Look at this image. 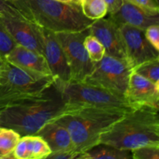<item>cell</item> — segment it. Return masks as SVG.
I'll return each instance as SVG.
<instances>
[{
    "instance_id": "obj_1",
    "label": "cell",
    "mask_w": 159,
    "mask_h": 159,
    "mask_svg": "<svg viewBox=\"0 0 159 159\" xmlns=\"http://www.w3.org/2000/svg\"><path fill=\"white\" fill-rule=\"evenodd\" d=\"M75 108L65 103L54 82L39 94L0 109V127L12 129L21 137L36 134L45 124Z\"/></svg>"
},
{
    "instance_id": "obj_2",
    "label": "cell",
    "mask_w": 159,
    "mask_h": 159,
    "mask_svg": "<svg viewBox=\"0 0 159 159\" xmlns=\"http://www.w3.org/2000/svg\"><path fill=\"white\" fill-rule=\"evenodd\" d=\"M99 144L128 151L159 145L158 108L139 106L126 111L101 135Z\"/></svg>"
},
{
    "instance_id": "obj_3",
    "label": "cell",
    "mask_w": 159,
    "mask_h": 159,
    "mask_svg": "<svg viewBox=\"0 0 159 159\" xmlns=\"http://www.w3.org/2000/svg\"><path fill=\"white\" fill-rule=\"evenodd\" d=\"M26 18L54 33L81 32L94 20L83 14L81 6L58 0H13Z\"/></svg>"
},
{
    "instance_id": "obj_4",
    "label": "cell",
    "mask_w": 159,
    "mask_h": 159,
    "mask_svg": "<svg viewBox=\"0 0 159 159\" xmlns=\"http://www.w3.org/2000/svg\"><path fill=\"white\" fill-rule=\"evenodd\" d=\"M127 110L97 107H78L54 120L68 130L75 151L82 153L99 144L100 136Z\"/></svg>"
},
{
    "instance_id": "obj_5",
    "label": "cell",
    "mask_w": 159,
    "mask_h": 159,
    "mask_svg": "<svg viewBox=\"0 0 159 159\" xmlns=\"http://www.w3.org/2000/svg\"><path fill=\"white\" fill-rule=\"evenodd\" d=\"M54 82L52 75L29 71L4 59L0 68V109L16 100L39 94Z\"/></svg>"
},
{
    "instance_id": "obj_6",
    "label": "cell",
    "mask_w": 159,
    "mask_h": 159,
    "mask_svg": "<svg viewBox=\"0 0 159 159\" xmlns=\"http://www.w3.org/2000/svg\"><path fill=\"white\" fill-rule=\"evenodd\" d=\"M65 103L73 107H97L129 110L134 108L124 96L85 82L54 81Z\"/></svg>"
},
{
    "instance_id": "obj_7",
    "label": "cell",
    "mask_w": 159,
    "mask_h": 159,
    "mask_svg": "<svg viewBox=\"0 0 159 159\" xmlns=\"http://www.w3.org/2000/svg\"><path fill=\"white\" fill-rule=\"evenodd\" d=\"M132 71L128 62L105 54L83 82L125 97Z\"/></svg>"
},
{
    "instance_id": "obj_8",
    "label": "cell",
    "mask_w": 159,
    "mask_h": 159,
    "mask_svg": "<svg viewBox=\"0 0 159 159\" xmlns=\"http://www.w3.org/2000/svg\"><path fill=\"white\" fill-rule=\"evenodd\" d=\"M88 29L81 32L55 33L66 57L72 82H84L94 68L95 63L89 58L84 46Z\"/></svg>"
},
{
    "instance_id": "obj_9",
    "label": "cell",
    "mask_w": 159,
    "mask_h": 159,
    "mask_svg": "<svg viewBox=\"0 0 159 159\" xmlns=\"http://www.w3.org/2000/svg\"><path fill=\"white\" fill-rule=\"evenodd\" d=\"M119 26L125 46L127 61L132 68L147 61L159 58V51L147 40L144 30L129 24H122Z\"/></svg>"
},
{
    "instance_id": "obj_10",
    "label": "cell",
    "mask_w": 159,
    "mask_h": 159,
    "mask_svg": "<svg viewBox=\"0 0 159 159\" xmlns=\"http://www.w3.org/2000/svg\"><path fill=\"white\" fill-rule=\"evenodd\" d=\"M0 21L17 45L43 54L40 26L26 19L8 16H0Z\"/></svg>"
},
{
    "instance_id": "obj_11",
    "label": "cell",
    "mask_w": 159,
    "mask_h": 159,
    "mask_svg": "<svg viewBox=\"0 0 159 159\" xmlns=\"http://www.w3.org/2000/svg\"><path fill=\"white\" fill-rule=\"evenodd\" d=\"M88 30L101 42L105 54L128 62L120 26L110 17L94 20Z\"/></svg>"
},
{
    "instance_id": "obj_12",
    "label": "cell",
    "mask_w": 159,
    "mask_h": 159,
    "mask_svg": "<svg viewBox=\"0 0 159 159\" xmlns=\"http://www.w3.org/2000/svg\"><path fill=\"white\" fill-rule=\"evenodd\" d=\"M43 42V54L51 70L54 81L67 82L71 81V71L63 49L56 34L40 27Z\"/></svg>"
},
{
    "instance_id": "obj_13",
    "label": "cell",
    "mask_w": 159,
    "mask_h": 159,
    "mask_svg": "<svg viewBox=\"0 0 159 159\" xmlns=\"http://www.w3.org/2000/svg\"><path fill=\"white\" fill-rule=\"evenodd\" d=\"M125 98L132 107L149 106L159 108V85L132 71Z\"/></svg>"
},
{
    "instance_id": "obj_14",
    "label": "cell",
    "mask_w": 159,
    "mask_h": 159,
    "mask_svg": "<svg viewBox=\"0 0 159 159\" xmlns=\"http://www.w3.org/2000/svg\"><path fill=\"white\" fill-rule=\"evenodd\" d=\"M110 18L118 26L129 24L141 30L159 24V14L149 13L125 0L116 12L110 14Z\"/></svg>"
},
{
    "instance_id": "obj_15",
    "label": "cell",
    "mask_w": 159,
    "mask_h": 159,
    "mask_svg": "<svg viewBox=\"0 0 159 159\" xmlns=\"http://www.w3.org/2000/svg\"><path fill=\"white\" fill-rule=\"evenodd\" d=\"M3 58L20 68L44 75H51L44 56L24 47L16 45Z\"/></svg>"
},
{
    "instance_id": "obj_16",
    "label": "cell",
    "mask_w": 159,
    "mask_h": 159,
    "mask_svg": "<svg viewBox=\"0 0 159 159\" xmlns=\"http://www.w3.org/2000/svg\"><path fill=\"white\" fill-rule=\"evenodd\" d=\"M36 134L41 137L48 143L51 153L76 152L68 130L57 121L52 120L45 124Z\"/></svg>"
},
{
    "instance_id": "obj_17",
    "label": "cell",
    "mask_w": 159,
    "mask_h": 159,
    "mask_svg": "<svg viewBox=\"0 0 159 159\" xmlns=\"http://www.w3.org/2000/svg\"><path fill=\"white\" fill-rule=\"evenodd\" d=\"M130 159L131 152L118 149L113 146L98 144L80 155V159Z\"/></svg>"
},
{
    "instance_id": "obj_18",
    "label": "cell",
    "mask_w": 159,
    "mask_h": 159,
    "mask_svg": "<svg viewBox=\"0 0 159 159\" xmlns=\"http://www.w3.org/2000/svg\"><path fill=\"white\" fill-rule=\"evenodd\" d=\"M27 153L29 159L48 158L51 150L48 143L40 136L37 134L27 135Z\"/></svg>"
},
{
    "instance_id": "obj_19",
    "label": "cell",
    "mask_w": 159,
    "mask_h": 159,
    "mask_svg": "<svg viewBox=\"0 0 159 159\" xmlns=\"http://www.w3.org/2000/svg\"><path fill=\"white\" fill-rule=\"evenodd\" d=\"M20 135L14 130L0 127V152L4 158H12V152L20 138Z\"/></svg>"
},
{
    "instance_id": "obj_20",
    "label": "cell",
    "mask_w": 159,
    "mask_h": 159,
    "mask_svg": "<svg viewBox=\"0 0 159 159\" xmlns=\"http://www.w3.org/2000/svg\"><path fill=\"white\" fill-rule=\"evenodd\" d=\"M81 7L84 15L92 20L103 18L108 13L104 0H82Z\"/></svg>"
},
{
    "instance_id": "obj_21",
    "label": "cell",
    "mask_w": 159,
    "mask_h": 159,
    "mask_svg": "<svg viewBox=\"0 0 159 159\" xmlns=\"http://www.w3.org/2000/svg\"><path fill=\"white\" fill-rule=\"evenodd\" d=\"M133 71L159 85V58L143 62L134 67Z\"/></svg>"
},
{
    "instance_id": "obj_22",
    "label": "cell",
    "mask_w": 159,
    "mask_h": 159,
    "mask_svg": "<svg viewBox=\"0 0 159 159\" xmlns=\"http://www.w3.org/2000/svg\"><path fill=\"white\" fill-rule=\"evenodd\" d=\"M84 46L86 49L89 57L94 63L99 61L105 55L104 47L102 46L101 42L96 37L90 34L89 32L85 36Z\"/></svg>"
},
{
    "instance_id": "obj_23",
    "label": "cell",
    "mask_w": 159,
    "mask_h": 159,
    "mask_svg": "<svg viewBox=\"0 0 159 159\" xmlns=\"http://www.w3.org/2000/svg\"><path fill=\"white\" fill-rule=\"evenodd\" d=\"M132 158L159 159V145H146L130 151Z\"/></svg>"
},
{
    "instance_id": "obj_24",
    "label": "cell",
    "mask_w": 159,
    "mask_h": 159,
    "mask_svg": "<svg viewBox=\"0 0 159 159\" xmlns=\"http://www.w3.org/2000/svg\"><path fill=\"white\" fill-rule=\"evenodd\" d=\"M0 16H8L28 20L13 0H0Z\"/></svg>"
},
{
    "instance_id": "obj_25",
    "label": "cell",
    "mask_w": 159,
    "mask_h": 159,
    "mask_svg": "<svg viewBox=\"0 0 159 159\" xmlns=\"http://www.w3.org/2000/svg\"><path fill=\"white\" fill-rule=\"evenodd\" d=\"M16 43L10 37L0 21V55L4 57Z\"/></svg>"
},
{
    "instance_id": "obj_26",
    "label": "cell",
    "mask_w": 159,
    "mask_h": 159,
    "mask_svg": "<svg viewBox=\"0 0 159 159\" xmlns=\"http://www.w3.org/2000/svg\"><path fill=\"white\" fill-rule=\"evenodd\" d=\"M146 12L152 14H159L158 3L155 0H125Z\"/></svg>"
},
{
    "instance_id": "obj_27",
    "label": "cell",
    "mask_w": 159,
    "mask_h": 159,
    "mask_svg": "<svg viewBox=\"0 0 159 159\" xmlns=\"http://www.w3.org/2000/svg\"><path fill=\"white\" fill-rule=\"evenodd\" d=\"M27 139L26 136L20 137L18 143L12 152V158L16 159H29L27 153Z\"/></svg>"
},
{
    "instance_id": "obj_28",
    "label": "cell",
    "mask_w": 159,
    "mask_h": 159,
    "mask_svg": "<svg viewBox=\"0 0 159 159\" xmlns=\"http://www.w3.org/2000/svg\"><path fill=\"white\" fill-rule=\"evenodd\" d=\"M144 34L149 43L159 51V25H152L146 28Z\"/></svg>"
},
{
    "instance_id": "obj_29",
    "label": "cell",
    "mask_w": 159,
    "mask_h": 159,
    "mask_svg": "<svg viewBox=\"0 0 159 159\" xmlns=\"http://www.w3.org/2000/svg\"><path fill=\"white\" fill-rule=\"evenodd\" d=\"M81 153L76 152H61L51 153L48 158L54 159H79Z\"/></svg>"
},
{
    "instance_id": "obj_30",
    "label": "cell",
    "mask_w": 159,
    "mask_h": 159,
    "mask_svg": "<svg viewBox=\"0 0 159 159\" xmlns=\"http://www.w3.org/2000/svg\"><path fill=\"white\" fill-rule=\"evenodd\" d=\"M104 1L107 3L108 13L110 15L116 12L120 8L124 0H104Z\"/></svg>"
},
{
    "instance_id": "obj_31",
    "label": "cell",
    "mask_w": 159,
    "mask_h": 159,
    "mask_svg": "<svg viewBox=\"0 0 159 159\" xmlns=\"http://www.w3.org/2000/svg\"><path fill=\"white\" fill-rule=\"evenodd\" d=\"M68 1L70 2H72V3H75V4H77V5H79V6H81L82 0H68Z\"/></svg>"
},
{
    "instance_id": "obj_32",
    "label": "cell",
    "mask_w": 159,
    "mask_h": 159,
    "mask_svg": "<svg viewBox=\"0 0 159 159\" xmlns=\"http://www.w3.org/2000/svg\"><path fill=\"white\" fill-rule=\"evenodd\" d=\"M3 61H4V58L3 57H0V68H1L2 65Z\"/></svg>"
},
{
    "instance_id": "obj_33",
    "label": "cell",
    "mask_w": 159,
    "mask_h": 159,
    "mask_svg": "<svg viewBox=\"0 0 159 159\" xmlns=\"http://www.w3.org/2000/svg\"><path fill=\"white\" fill-rule=\"evenodd\" d=\"M0 159H3V158H2V155L1 152H0Z\"/></svg>"
},
{
    "instance_id": "obj_34",
    "label": "cell",
    "mask_w": 159,
    "mask_h": 159,
    "mask_svg": "<svg viewBox=\"0 0 159 159\" xmlns=\"http://www.w3.org/2000/svg\"><path fill=\"white\" fill-rule=\"evenodd\" d=\"M58 1H62V2H68V0H58Z\"/></svg>"
},
{
    "instance_id": "obj_35",
    "label": "cell",
    "mask_w": 159,
    "mask_h": 159,
    "mask_svg": "<svg viewBox=\"0 0 159 159\" xmlns=\"http://www.w3.org/2000/svg\"><path fill=\"white\" fill-rule=\"evenodd\" d=\"M155 2H156L157 3H158V4H159V0H155Z\"/></svg>"
},
{
    "instance_id": "obj_36",
    "label": "cell",
    "mask_w": 159,
    "mask_h": 159,
    "mask_svg": "<svg viewBox=\"0 0 159 159\" xmlns=\"http://www.w3.org/2000/svg\"><path fill=\"white\" fill-rule=\"evenodd\" d=\"M0 57H2V56H1V55H0Z\"/></svg>"
}]
</instances>
